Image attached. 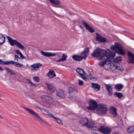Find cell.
I'll return each mask as SVG.
<instances>
[{
	"label": "cell",
	"mask_w": 134,
	"mask_h": 134,
	"mask_svg": "<svg viewBox=\"0 0 134 134\" xmlns=\"http://www.w3.org/2000/svg\"><path fill=\"white\" fill-rule=\"evenodd\" d=\"M105 69L107 70H110L111 71H115L116 70H119L122 71L124 70V68L120 64L115 63H107L104 66Z\"/></svg>",
	"instance_id": "cell-1"
},
{
	"label": "cell",
	"mask_w": 134,
	"mask_h": 134,
	"mask_svg": "<svg viewBox=\"0 0 134 134\" xmlns=\"http://www.w3.org/2000/svg\"><path fill=\"white\" fill-rule=\"evenodd\" d=\"M107 51L105 50L102 49L100 48H97L94 51V52L92 54V55L94 57H97L99 59H101L105 56Z\"/></svg>",
	"instance_id": "cell-2"
},
{
	"label": "cell",
	"mask_w": 134,
	"mask_h": 134,
	"mask_svg": "<svg viewBox=\"0 0 134 134\" xmlns=\"http://www.w3.org/2000/svg\"><path fill=\"white\" fill-rule=\"evenodd\" d=\"M112 51L121 55H125V52L124 51L123 47L119 43H115L114 45L111 46Z\"/></svg>",
	"instance_id": "cell-3"
},
{
	"label": "cell",
	"mask_w": 134,
	"mask_h": 134,
	"mask_svg": "<svg viewBox=\"0 0 134 134\" xmlns=\"http://www.w3.org/2000/svg\"><path fill=\"white\" fill-rule=\"evenodd\" d=\"M38 108L40 110L41 112H42L44 114V115L48 116H50V117L53 118L54 119L56 120V121H57V122L58 124H60V125H63V122L60 119L55 117V116H54V115L52 114L51 113H50L49 111L46 110L44 109H43V108L38 107Z\"/></svg>",
	"instance_id": "cell-4"
},
{
	"label": "cell",
	"mask_w": 134,
	"mask_h": 134,
	"mask_svg": "<svg viewBox=\"0 0 134 134\" xmlns=\"http://www.w3.org/2000/svg\"><path fill=\"white\" fill-rule=\"evenodd\" d=\"M7 38L9 44H10L12 46H16L18 48H20L21 49H23L25 48V47L22 45V44L17 41L12 39L11 38L9 37V36H7Z\"/></svg>",
	"instance_id": "cell-5"
},
{
	"label": "cell",
	"mask_w": 134,
	"mask_h": 134,
	"mask_svg": "<svg viewBox=\"0 0 134 134\" xmlns=\"http://www.w3.org/2000/svg\"><path fill=\"white\" fill-rule=\"evenodd\" d=\"M97 113L99 115H103L105 114L107 111V108L104 104H100L96 108Z\"/></svg>",
	"instance_id": "cell-6"
},
{
	"label": "cell",
	"mask_w": 134,
	"mask_h": 134,
	"mask_svg": "<svg viewBox=\"0 0 134 134\" xmlns=\"http://www.w3.org/2000/svg\"><path fill=\"white\" fill-rule=\"evenodd\" d=\"M0 63L1 65H14L15 66L17 67H21L23 66L22 64L18 63L16 62H14L13 61H6L4 62L2 59L0 60Z\"/></svg>",
	"instance_id": "cell-7"
},
{
	"label": "cell",
	"mask_w": 134,
	"mask_h": 134,
	"mask_svg": "<svg viewBox=\"0 0 134 134\" xmlns=\"http://www.w3.org/2000/svg\"><path fill=\"white\" fill-rule=\"evenodd\" d=\"M98 131L103 134H109L112 130L110 127L105 126H102L98 129Z\"/></svg>",
	"instance_id": "cell-8"
},
{
	"label": "cell",
	"mask_w": 134,
	"mask_h": 134,
	"mask_svg": "<svg viewBox=\"0 0 134 134\" xmlns=\"http://www.w3.org/2000/svg\"><path fill=\"white\" fill-rule=\"evenodd\" d=\"M41 98L42 101L45 103L51 104L54 102L52 98L48 95H42L41 96Z\"/></svg>",
	"instance_id": "cell-9"
},
{
	"label": "cell",
	"mask_w": 134,
	"mask_h": 134,
	"mask_svg": "<svg viewBox=\"0 0 134 134\" xmlns=\"http://www.w3.org/2000/svg\"><path fill=\"white\" fill-rule=\"evenodd\" d=\"M76 71L79 74V75L81 77L83 80L86 81L88 79H87L86 74L82 68L79 67L77 68Z\"/></svg>",
	"instance_id": "cell-10"
},
{
	"label": "cell",
	"mask_w": 134,
	"mask_h": 134,
	"mask_svg": "<svg viewBox=\"0 0 134 134\" xmlns=\"http://www.w3.org/2000/svg\"><path fill=\"white\" fill-rule=\"evenodd\" d=\"M89 106L88 107L89 109L94 110L96 109L98 106L96 102L94 100H90L89 103Z\"/></svg>",
	"instance_id": "cell-11"
},
{
	"label": "cell",
	"mask_w": 134,
	"mask_h": 134,
	"mask_svg": "<svg viewBox=\"0 0 134 134\" xmlns=\"http://www.w3.org/2000/svg\"><path fill=\"white\" fill-rule=\"evenodd\" d=\"M115 55L116 54L115 52L111 51L110 50H107V53H106L105 56L107 57V59L112 60V59L114 58Z\"/></svg>",
	"instance_id": "cell-12"
},
{
	"label": "cell",
	"mask_w": 134,
	"mask_h": 134,
	"mask_svg": "<svg viewBox=\"0 0 134 134\" xmlns=\"http://www.w3.org/2000/svg\"><path fill=\"white\" fill-rule=\"evenodd\" d=\"M56 95L57 96L60 98H64L66 97L65 92L63 90L61 89H59L57 91Z\"/></svg>",
	"instance_id": "cell-13"
},
{
	"label": "cell",
	"mask_w": 134,
	"mask_h": 134,
	"mask_svg": "<svg viewBox=\"0 0 134 134\" xmlns=\"http://www.w3.org/2000/svg\"><path fill=\"white\" fill-rule=\"evenodd\" d=\"M128 55V62L129 63H134V54L130 52H128L127 53Z\"/></svg>",
	"instance_id": "cell-14"
},
{
	"label": "cell",
	"mask_w": 134,
	"mask_h": 134,
	"mask_svg": "<svg viewBox=\"0 0 134 134\" xmlns=\"http://www.w3.org/2000/svg\"><path fill=\"white\" fill-rule=\"evenodd\" d=\"M89 52V48H86L84 50V51L81 53V57L83 58V59H86L88 56Z\"/></svg>",
	"instance_id": "cell-15"
},
{
	"label": "cell",
	"mask_w": 134,
	"mask_h": 134,
	"mask_svg": "<svg viewBox=\"0 0 134 134\" xmlns=\"http://www.w3.org/2000/svg\"><path fill=\"white\" fill-rule=\"evenodd\" d=\"M96 40L97 41L100 42V43H104V42H106V39L98 33H96Z\"/></svg>",
	"instance_id": "cell-16"
},
{
	"label": "cell",
	"mask_w": 134,
	"mask_h": 134,
	"mask_svg": "<svg viewBox=\"0 0 134 134\" xmlns=\"http://www.w3.org/2000/svg\"><path fill=\"white\" fill-rule=\"evenodd\" d=\"M24 108H25V109H26L27 111H28L32 115H33L35 116V117H37L38 118L39 120H42V119L40 117V116L38 115H37V113H36L35 112H34V111L32 110L30 108H27L24 107Z\"/></svg>",
	"instance_id": "cell-17"
},
{
	"label": "cell",
	"mask_w": 134,
	"mask_h": 134,
	"mask_svg": "<svg viewBox=\"0 0 134 134\" xmlns=\"http://www.w3.org/2000/svg\"><path fill=\"white\" fill-rule=\"evenodd\" d=\"M46 76L48 77L49 78L52 79L56 77V73H55L54 70L51 69L46 74Z\"/></svg>",
	"instance_id": "cell-18"
},
{
	"label": "cell",
	"mask_w": 134,
	"mask_h": 134,
	"mask_svg": "<svg viewBox=\"0 0 134 134\" xmlns=\"http://www.w3.org/2000/svg\"><path fill=\"white\" fill-rule=\"evenodd\" d=\"M41 54L43 56L45 57H50L55 56H56V54L54 53H50V52H44L41 51Z\"/></svg>",
	"instance_id": "cell-19"
},
{
	"label": "cell",
	"mask_w": 134,
	"mask_h": 134,
	"mask_svg": "<svg viewBox=\"0 0 134 134\" xmlns=\"http://www.w3.org/2000/svg\"><path fill=\"white\" fill-rule=\"evenodd\" d=\"M109 111L111 114L114 116H116L117 115V110L116 108L113 107H111L109 109Z\"/></svg>",
	"instance_id": "cell-20"
},
{
	"label": "cell",
	"mask_w": 134,
	"mask_h": 134,
	"mask_svg": "<svg viewBox=\"0 0 134 134\" xmlns=\"http://www.w3.org/2000/svg\"><path fill=\"white\" fill-rule=\"evenodd\" d=\"M83 26H84L85 28H86V29L87 30L90 32L92 33L94 32V29L93 28H92L91 27L89 26V25L87 24V23H86L85 22L83 21Z\"/></svg>",
	"instance_id": "cell-21"
},
{
	"label": "cell",
	"mask_w": 134,
	"mask_h": 134,
	"mask_svg": "<svg viewBox=\"0 0 134 134\" xmlns=\"http://www.w3.org/2000/svg\"><path fill=\"white\" fill-rule=\"evenodd\" d=\"M79 123L81 124V125L87 126L88 125L89 120L86 118H82L79 120Z\"/></svg>",
	"instance_id": "cell-22"
},
{
	"label": "cell",
	"mask_w": 134,
	"mask_h": 134,
	"mask_svg": "<svg viewBox=\"0 0 134 134\" xmlns=\"http://www.w3.org/2000/svg\"><path fill=\"white\" fill-rule=\"evenodd\" d=\"M46 85L48 90L51 91L52 92H54L56 90V88L54 85H52V84L49 83H46Z\"/></svg>",
	"instance_id": "cell-23"
},
{
	"label": "cell",
	"mask_w": 134,
	"mask_h": 134,
	"mask_svg": "<svg viewBox=\"0 0 134 134\" xmlns=\"http://www.w3.org/2000/svg\"><path fill=\"white\" fill-rule=\"evenodd\" d=\"M72 58L74 60L77 61V62H80V61H82L83 59V58L81 56L78 55H73V56H72Z\"/></svg>",
	"instance_id": "cell-24"
},
{
	"label": "cell",
	"mask_w": 134,
	"mask_h": 134,
	"mask_svg": "<svg viewBox=\"0 0 134 134\" xmlns=\"http://www.w3.org/2000/svg\"><path fill=\"white\" fill-rule=\"evenodd\" d=\"M92 87L94 90L96 91H98L100 89V86L98 84L95 83H92Z\"/></svg>",
	"instance_id": "cell-25"
},
{
	"label": "cell",
	"mask_w": 134,
	"mask_h": 134,
	"mask_svg": "<svg viewBox=\"0 0 134 134\" xmlns=\"http://www.w3.org/2000/svg\"><path fill=\"white\" fill-rule=\"evenodd\" d=\"M105 86L109 95L110 96H112L113 94V88L112 87L109 85H105Z\"/></svg>",
	"instance_id": "cell-26"
},
{
	"label": "cell",
	"mask_w": 134,
	"mask_h": 134,
	"mask_svg": "<svg viewBox=\"0 0 134 134\" xmlns=\"http://www.w3.org/2000/svg\"><path fill=\"white\" fill-rule=\"evenodd\" d=\"M43 66V65L41 63H34L31 65L32 67L33 68L35 69H38V68H40Z\"/></svg>",
	"instance_id": "cell-27"
},
{
	"label": "cell",
	"mask_w": 134,
	"mask_h": 134,
	"mask_svg": "<svg viewBox=\"0 0 134 134\" xmlns=\"http://www.w3.org/2000/svg\"><path fill=\"white\" fill-rule=\"evenodd\" d=\"M67 56L65 54H63L62 55V57L61 59H59V60H57V62H63L66 61L67 58Z\"/></svg>",
	"instance_id": "cell-28"
},
{
	"label": "cell",
	"mask_w": 134,
	"mask_h": 134,
	"mask_svg": "<svg viewBox=\"0 0 134 134\" xmlns=\"http://www.w3.org/2000/svg\"><path fill=\"white\" fill-rule=\"evenodd\" d=\"M49 2L54 5L58 6L60 4V1L58 0H49Z\"/></svg>",
	"instance_id": "cell-29"
},
{
	"label": "cell",
	"mask_w": 134,
	"mask_h": 134,
	"mask_svg": "<svg viewBox=\"0 0 134 134\" xmlns=\"http://www.w3.org/2000/svg\"><path fill=\"white\" fill-rule=\"evenodd\" d=\"M6 38L3 35L1 34L0 35V44L2 45L5 41Z\"/></svg>",
	"instance_id": "cell-30"
},
{
	"label": "cell",
	"mask_w": 134,
	"mask_h": 134,
	"mask_svg": "<svg viewBox=\"0 0 134 134\" xmlns=\"http://www.w3.org/2000/svg\"><path fill=\"white\" fill-rule=\"evenodd\" d=\"M121 57L118 56L116 57V58H115V59L114 60L113 62L114 63H116V64H118L121 62Z\"/></svg>",
	"instance_id": "cell-31"
},
{
	"label": "cell",
	"mask_w": 134,
	"mask_h": 134,
	"mask_svg": "<svg viewBox=\"0 0 134 134\" xmlns=\"http://www.w3.org/2000/svg\"><path fill=\"white\" fill-rule=\"evenodd\" d=\"M4 69H5L6 70L7 72H8L9 73L11 74L12 75H16V74L14 72L13 70H11L10 69H9L8 68L5 67L4 68Z\"/></svg>",
	"instance_id": "cell-32"
},
{
	"label": "cell",
	"mask_w": 134,
	"mask_h": 134,
	"mask_svg": "<svg viewBox=\"0 0 134 134\" xmlns=\"http://www.w3.org/2000/svg\"><path fill=\"white\" fill-rule=\"evenodd\" d=\"M123 86L121 84H118L115 86V88L118 91H120L123 88Z\"/></svg>",
	"instance_id": "cell-33"
},
{
	"label": "cell",
	"mask_w": 134,
	"mask_h": 134,
	"mask_svg": "<svg viewBox=\"0 0 134 134\" xmlns=\"http://www.w3.org/2000/svg\"><path fill=\"white\" fill-rule=\"evenodd\" d=\"M16 53L18 54V55H19L20 57H21V58H22V59H25V56L23 55V54L21 53L20 51L18 50H17L16 51Z\"/></svg>",
	"instance_id": "cell-34"
},
{
	"label": "cell",
	"mask_w": 134,
	"mask_h": 134,
	"mask_svg": "<svg viewBox=\"0 0 134 134\" xmlns=\"http://www.w3.org/2000/svg\"><path fill=\"white\" fill-rule=\"evenodd\" d=\"M134 127L131 126L128 128L127 129V132L129 133H131L134 132Z\"/></svg>",
	"instance_id": "cell-35"
},
{
	"label": "cell",
	"mask_w": 134,
	"mask_h": 134,
	"mask_svg": "<svg viewBox=\"0 0 134 134\" xmlns=\"http://www.w3.org/2000/svg\"><path fill=\"white\" fill-rule=\"evenodd\" d=\"M33 81L35 82H37V83H39L40 81V79L39 78V77L38 76H34L33 78Z\"/></svg>",
	"instance_id": "cell-36"
},
{
	"label": "cell",
	"mask_w": 134,
	"mask_h": 134,
	"mask_svg": "<svg viewBox=\"0 0 134 134\" xmlns=\"http://www.w3.org/2000/svg\"><path fill=\"white\" fill-rule=\"evenodd\" d=\"M115 95L118 98H119V99H121V98L123 96V95H122V94L120 93H119V92H115Z\"/></svg>",
	"instance_id": "cell-37"
},
{
	"label": "cell",
	"mask_w": 134,
	"mask_h": 134,
	"mask_svg": "<svg viewBox=\"0 0 134 134\" xmlns=\"http://www.w3.org/2000/svg\"><path fill=\"white\" fill-rule=\"evenodd\" d=\"M79 85V86H83V85L84 83L82 81L80 80H79V83H78Z\"/></svg>",
	"instance_id": "cell-38"
},
{
	"label": "cell",
	"mask_w": 134,
	"mask_h": 134,
	"mask_svg": "<svg viewBox=\"0 0 134 134\" xmlns=\"http://www.w3.org/2000/svg\"><path fill=\"white\" fill-rule=\"evenodd\" d=\"M38 70V69H35V68H33V69H32V72H35V71H36Z\"/></svg>",
	"instance_id": "cell-39"
},
{
	"label": "cell",
	"mask_w": 134,
	"mask_h": 134,
	"mask_svg": "<svg viewBox=\"0 0 134 134\" xmlns=\"http://www.w3.org/2000/svg\"><path fill=\"white\" fill-rule=\"evenodd\" d=\"M0 70H1V71H3V69L2 68V67H0Z\"/></svg>",
	"instance_id": "cell-40"
},
{
	"label": "cell",
	"mask_w": 134,
	"mask_h": 134,
	"mask_svg": "<svg viewBox=\"0 0 134 134\" xmlns=\"http://www.w3.org/2000/svg\"><path fill=\"white\" fill-rule=\"evenodd\" d=\"M92 133L93 134H98L97 133H94V132H93V133Z\"/></svg>",
	"instance_id": "cell-41"
}]
</instances>
